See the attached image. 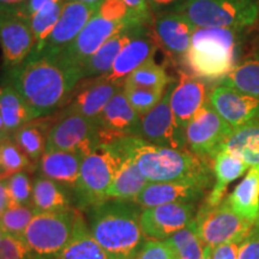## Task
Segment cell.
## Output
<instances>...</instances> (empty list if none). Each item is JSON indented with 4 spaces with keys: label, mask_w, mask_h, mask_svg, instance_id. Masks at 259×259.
Listing matches in <instances>:
<instances>
[{
    "label": "cell",
    "mask_w": 259,
    "mask_h": 259,
    "mask_svg": "<svg viewBox=\"0 0 259 259\" xmlns=\"http://www.w3.org/2000/svg\"><path fill=\"white\" fill-rule=\"evenodd\" d=\"M255 2H258V0H255Z\"/></svg>",
    "instance_id": "cell-56"
},
{
    "label": "cell",
    "mask_w": 259,
    "mask_h": 259,
    "mask_svg": "<svg viewBox=\"0 0 259 259\" xmlns=\"http://www.w3.org/2000/svg\"><path fill=\"white\" fill-rule=\"evenodd\" d=\"M80 219V213L73 209L38 212L22 238L37 259H59L72 240Z\"/></svg>",
    "instance_id": "cell-8"
},
{
    "label": "cell",
    "mask_w": 259,
    "mask_h": 259,
    "mask_svg": "<svg viewBox=\"0 0 259 259\" xmlns=\"http://www.w3.org/2000/svg\"><path fill=\"white\" fill-rule=\"evenodd\" d=\"M212 247L210 246H204V251L200 259H212Z\"/></svg>",
    "instance_id": "cell-50"
},
{
    "label": "cell",
    "mask_w": 259,
    "mask_h": 259,
    "mask_svg": "<svg viewBox=\"0 0 259 259\" xmlns=\"http://www.w3.org/2000/svg\"><path fill=\"white\" fill-rule=\"evenodd\" d=\"M66 0H54L51 4H48L46 8H44L37 14H35L32 17L29 19L30 25L34 32L35 48L32 52H40L42 46H44L45 41L50 36V34L56 27V24L59 21L61 11H63V6Z\"/></svg>",
    "instance_id": "cell-36"
},
{
    "label": "cell",
    "mask_w": 259,
    "mask_h": 259,
    "mask_svg": "<svg viewBox=\"0 0 259 259\" xmlns=\"http://www.w3.org/2000/svg\"><path fill=\"white\" fill-rule=\"evenodd\" d=\"M122 163V154L114 141L99 145L83 158L79 176L73 187V203L78 210H87L106 200L107 192Z\"/></svg>",
    "instance_id": "cell-6"
},
{
    "label": "cell",
    "mask_w": 259,
    "mask_h": 259,
    "mask_svg": "<svg viewBox=\"0 0 259 259\" xmlns=\"http://www.w3.org/2000/svg\"><path fill=\"white\" fill-rule=\"evenodd\" d=\"M183 2H185V0H148L151 11L155 12V14L170 11V9L173 11Z\"/></svg>",
    "instance_id": "cell-47"
},
{
    "label": "cell",
    "mask_w": 259,
    "mask_h": 259,
    "mask_svg": "<svg viewBox=\"0 0 259 259\" xmlns=\"http://www.w3.org/2000/svg\"><path fill=\"white\" fill-rule=\"evenodd\" d=\"M102 143H106L105 132L95 120L65 109L52 126L46 151H72L85 157Z\"/></svg>",
    "instance_id": "cell-9"
},
{
    "label": "cell",
    "mask_w": 259,
    "mask_h": 259,
    "mask_svg": "<svg viewBox=\"0 0 259 259\" xmlns=\"http://www.w3.org/2000/svg\"><path fill=\"white\" fill-rule=\"evenodd\" d=\"M245 236H239V238L231 240L225 244H221L212 250V259H238L239 248H240L241 242L244 241Z\"/></svg>",
    "instance_id": "cell-45"
},
{
    "label": "cell",
    "mask_w": 259,
    "mask_h": 259,
    "mask_svg": "<svg viewBox=\"0 0 259 259\" xmlns=\"http://www.w3.org/2000/svg\"><path fill=\"white\" fill-rule=\"evenodd\" d=\"M0 259H37L22 236L3 234L0 238Z\"/></svg>",
    "instance_id": "cell-41"
},
{
    "label": "cell",
    "mask_w": 259,
    "mask_h": 259,
    "mask_svg": "<svg viewBox=\"0 0 259 259\" xmlns=\"http://www.w3.org/2000/svg\"><path fill=\"white\" fill-rule=\"evenodd\" d=\"M37 213L38 211L32 205H11L0 216L3 234L22 236Z\"/></svg>",
    "instance_id": "cell-38"
},
{
    "label": "cell",
    "mask_w": 259,
    "mask_h": 259,
    "mask_svg": "<svg viewBox=\"0 0 259 259\" xmlns=\"http://www.w3.org/2000/svg\"><path fill=\"white\" fill-rule=\"evenodd\" d=\"M194 222L202 244L212 248L247 235L255 223L239 216L229 205L227 197L218 205L204 203L197 211Z\"/></svg>",
    "instance_id": "cell-10"
},
{
    "label": "cell",
    "mask_w": 259,
    "mask_h": 259,
    "mask_svg": "<svg viewBox=\"0 0 259 259\" xmlns=\"http://www.w3.org/2000/svg\"><path fill=\"white\" fill-rule=\"evenodd\" d=\"M122 88L124 85L113 83L105 76L88 78L77 84L66 109L96 121L107 103Z\"/></svg>",
    "instance_id": "cell-20"
},
{
    "label": "cell",
    "mask_w": 259,
    "mask_h": 259,
    "mask_svg": "<svg viewBox=\"0 0 259 259\" xmlns=\"http://www.w3.org/2000/svg\"><path fill=\"white\" fill-rule=\"evenodd\" d=\"M221 150L234 154L250 167L259 166V122L235 128L223 143Z\"/></svg>",
    "instance_id": "cell-31"
},
{
    "label": "cell",
    "mask_w": 259,
    "mask_h": 259,
    "mask_svg": "<svg viewBox=\"0 0 259 259\" xmlns=\"http://www.w3.org/2000/svg\"><path fill=\"white\" fill-rule=\"evenodd\" d=\"M173 11L196 29H232L242 31L259 18L255 0H185Z\"/></svg>",
    "instance_id": "cell-7"
},
{
    "label": "cell",
    "mask_w": 259,
    "mask_h": 259,
    "mask_svg": "<svg viewBox=\"0 0 259 259\" xmlns=\"http://www.w3.org/2000/svg\"><path fill=\"white\" fill-rule=\"evenodd\" d=\"M147 25L120 0H105L74 41L61 53L74 65H82L109 38L131 27Z\"/></svg>",
    "instance_id": "cell-5"
},
{
    "label": "cell",
    "mask_w": 259,
    "mask_h": 259,
    "mask_svg": "<svg viewBox=\"0 0 259 259\" xmlns=\"http://www.w3.org/2000/svg\"><path fill=\"white\" fill-rule=\"evenodd\" d=\"M208 99V90L204 79L180 70L179 79L170 94V108L177 124L184 131L206 105Z\"/></svg>",
    "instance_id": "cell-19"
},
{
    "label": "cell",
    "mask_w": 259,
    "mask_h": 259,
    "mask_svg": "<svg viewBox=\"0 0 259 259\" xmlns=\"http://www.w3.org/2000/svg\"><path fill=\"white\" fill-rule=\"evenodd\" d=\"M114 143L134 160L148 181H212V161L199 157L189 149L160 147L134 136L120 137Z\"/></svg>",
    "instance_id": "cell-2"
},
{
    "label": "cell",
    "mask_w": 259,
    "mask_h": 259,
    "mask_svg": "<svg viewBox=\"0 0 259 259\" xmlns=\"http://www.w3.org/2000/svg\"><path fill=\"white\" fill-rule=\"evenodd\" d=\"M176 82L171 80L160 102L141 116L139 138L149 143L171 149H189L186 144L185 131L177 124L170 108V94Z\"/></svg>",
    "instance_id": "cell-12"
},
{
    "label": "cell",
    "mask_w": 259,
    "mask_h": 259,
    "mask_svg": "<svg viewBox=\"0 0 259 259\" xmlns=\"http://www.w3.org/2000/svg\"><path fill=\"white\" fill-rule=\"evenodd\" d=\"M100 5L84 4L78 2H66L63 6L60 18L45 41L40 52L34 53H61L79 35L90 18L96 14ZM32 53V52H31Z\"/></svg>",
    "instance_id": "cell-18"
},
{
    "label": "cell",
    "mask_w": 259,
    "mask_h": 259,
    "mask_svg": "<svg viewBox=\"0 0 259 259\" xmlns=\"http://www.w3.org/2000/svg\"><path fill=\"white\" fill-rule=\"evenodd\" d=\"M229 205L239 216L251 221L259 219V166L251 167L228 197Z\"/></svg>",
    "instance_id": "cell-28"
},
{
    "label": "cell",
    "mask_w": 259,
    "mask_h": 259,
    "mask_svg": "<svg viewBox=\"0 0 259 259\" xmlns=\"http://www.w3.org/2000/svg\"><path fill=\"white\" fill-rule=\"evenodd\" d=\"M158 45L153 32H148L147 29L139 32L122 48L113 64L111 71L105 74L106 78L113 83L124 85L125 80L136 69H138L145 61L153 59L156 54Z\"/></svg>",
    "instance_id": "cell-22"
},
{
    "label": "cell",
    "mask_w": 259,
    "mask_h": 259,
    "mask_svg": "<svg viewBox=\"0 0 259 259\" xmlns=\"http://www.w3.org/2000/svg\"><path fill=\"white\" fill-rule=\"evenodd\" d=\"M211 181L179 180L155 183L149 181L132 202L142 209L169 203H196L205 196Z\"/></svg>",
    "instance_id": "cell-16"
},
{
    "label": "cell",
    "mask_w": 259,
    "mask_h": 259,
    "mask_svg": "<svg viewBox=\"0 0 259 259\" xmlns=\"http://www.w3.org/2000/svg\"><path fill=\"white\" fill-rule=\"evenodd\" d=\"M220 84L259 99V56L246 58Z\"/></svg>",
    "instance_id": "cell-33"
},
{
    "label": "cell",
    "mask_w": 259,
    "mask_h": 259,
    "mask_svg": "<svg viewBox=\"0 0 259 259\" xmlns=\"http://www.w3.org/2000/svg\"><path fill=\"white\" fill-rule=\"evenodd\" d=\"M96 122L112 142L120 137L141 135V115L130 105L124 88L107 103Z\"/></svg>",
    "instance_id": "cell-21"
},
{
    "label": "cell",
    "mask_w": 259,
    "mask_h": 259,
    "mask_svg": "<svg viewBox=\"0 0 259 259\" xmlns=\"http://www.w3.org/2000/svg\"><path fill=\"white\" fill-rule=\"evenodd\" d=\"M3 236V232H2V229H0V238H2Z\"/></svg>",
    "instance_id": "cell-55"
},
{
    "label": "cell",
    "mask_w": 259,
    "mask_h": 259,
    "mask_svg": "<svg viewBox=\"0 0 259 259\" xmlns=\"http://www.w3.org/2000/svg\"><path fill=\"white\" fill-rule=\"evenodd\" d=\"M83 74L63 53H32L14 69L6 82L21 93L38 116H47L72 95Z\"/></svg>",
    "instance_id": "cell-1"
},
{
    "label": "cell",
    "mask_w": 259,
    "mask_h": 259,
    "mask_svg": "<svg viewBox=\"0 0 259 259\" xmlns=\"http://www.w3.org/2000/svg\"><path fill=\"white\" fill-rule=\"evenodd\" d=\"M171 79L168 77L166 69L155 63V58L145 61L126 78L124 85L138 88L166 90Z\"/></svg>",
    "instance_id": "cell-35"
},
{
    "label": "cell",
    "mask_w": 259,
    "mask_h": 259,
    "mask_svg": "<svg viewBox=\"0 0 259 259\" xmlns=\"http://www.w3.org/2000/svg\"><path fill=\"white\" fill-rule=\"evenodd\" d=\"M59 259H113L108 252L103 250L90 233L88 225L79 220L72 240L65 248Z\"/></svg>",
    "instance_id": "cell-32"
},
{
    "label": "cell",
    "mask_w": 259,
    "mask_h": 259,
    "mask_svg": "<svg viewBox=\"0 0 259 259\" xmlns=\"http://www.w3.org/2000/svg\"><path fill=\"white\" fill-rule=\"evenodd\" d=\"M35 41L30 21L15 12H0V47L6 69L22 64L34 51Z\"/></svg>",
    "instance_id": "cell-15"
},
{
    "label": "cell",
    "mask_w": 259,
    "mask_h": 259,
    "mask_svg": "<svg viewBox=\"0 0 259 259\" xmlns=\"http://www.w3.org/2000/svg\"><path fill=\"white\" fill-rule=\"evenodd\" d=\"M241 31L232 29H196L185 65L202 79H223L239 64Z\"/></svg>",
    "instance_id": "cell-4"
},
{
    "label": "cell",
    "mask_w": 259,
    "mask_h": 259,
    "mask_svg": "<svg viewBox=\"0 0 259 259\" xmlns=\"http://www.w3.org/2000/svg\"><path fill=\"white\" fill-rule=\"evenodd\" d=\"M238 259H259V219L241 242Z\"/></svg>",
    "instance_id": "cell-43"
},
{
    "label": "cell",
    "mask_w": 259,
    "mask_h": 259,
    "mask_svg": "<svg viewBox=\"0 0 259 259\" xmlns=\"http://www.w3.org/2000/svg\"><path fill=\"white\" fill-rule=\"evenodd\" d=\"M94 239L113 259H136L144 244L142 208L130 200L108 199L87 210Z\"/></svg>",
    "instance_id": "cell-3"
},
{
    "label": "cell",
    "mask_w": 259,
    "mask_h": 259,
    "mask_svg": "<svg viewBox=\"0 0 259 259\" xmlns=\"http://www.w3.org/2000/svg\"><path fill=\"white\" fill-rule=\"evenodd\" d=\"M166 241L169 244L171 251H173L174 259L202 258L204 245L200 241L198 233H197L194 220L185 228L180 229L179 232L174 233L173 235L166 239Z\"/></svg>",
    "instance_id": "cell-34"
},
{
    "label": "cell",
    "mask_w": 259,
    "mask_h": 259,
    "mask_svg": "<svg viewBox=\"0 0 259 259\" xmlns=\"http://www.w3.org/2000/svg\"><path fill=\"white\" fill-rule=\"evenodd\" d=\"M0 168L5 177L32 168V162L12 137H6L0 142Z\"/></svg>",
    "instance_id": "cell-37"
},
{
    "label": "cell",
    "mask_w": 259,
    "mask_h": 259,
    "mask_svg": "<svg viewBox=\"0 0 259 259\" xmlns=\"http://www.w3.org/2000/svg\"><path fill=\"white\" fill-rule=\"evenodd\" d=\"M54 120L51 118H41L29 121L14 132V141L22 151L30 158L32 163L40 161L46 151L47 139Z\"/></svg>",
    "instance_id": "cell-29"
},
{
    "label": "cell",
    "mask_w": 259,
    "mask_h": 259,
    "mask_svg": "<svg viewBox=\"0 0 259 259\" xmlns=\"http://www.w3.org/2000/svg\"><path fill=\"white\" fill-rule=\"evenodd\" d=\"M8 137H9V136H8ZM4 138H6V137H3V136H0V142H2Z\"/></svg>",
    "instance_id": "cell-54"
},
{
    "label": "cell",
    "mask_w": 259,
    "mask_h": 259,
    "mask_svg": "<svg viewBox=\"0 0 259 259\" xmlns=\"http://www.w3.org/2000/svg\"><path fill=\"white\" fill-rule=\"evenodd\" d=\"M196 28L176 11L157 14L153 22V35L158 47L174 64H185Z\"/></svg>",
    "instance_id": "cell-14"
},
{
    "label": "cell",
    "mask_w": 259,
    "mask_h": 259,
    "mask_svg": "<svg viewBox=\"0 0 259 259\" xmlns=\"http://www.w3.org/2000/svg\"><path fill=\"white\" fill-rule=\"evenodd\" d=\"M11 206L10 199L8 178H0V216Z\"/></svg>",
    "instance_id": "cell-48"
},
{
    "label": "cell",
    "mask_w": 259,
    "mask_h": 259,
    "mask_svg": "<svg viewBox=\"0 0 259 259\" xmlns=\"http://www.w3.org/2000/svg\"><path fill=\"white\" fill-rule=\"evenodd\" d=\"M0 115L9 134H14L27 122L40 118L21 93L8 82L0 85Z\"/></svg>",
    "instance_id": "cell-26"
},
{
    "label": "cell",
    "mask_w": 259,
    "mask_h": 259,
    "mask_svg": "<svg viewBox=\"0 0 259 259\" xmlns=\"http://www.w3.org/2000/svg\"><path fill=\"white\" fill-rule=\"evenodd\" d=\"M54 0H28L25 4L22 6L15 14H18L23 17L30 19L35 14H37L38 11H41L42 9L46 8L48 4H51Z\"/></svg>",
    "instance_id": "cell-46"
},
{
    "label": "cell",
    "mask_w": 259,
    "mask_h": 259,
    "mask_svg": "<svg viewBox=\"0 0 259 259\" xmlns=\"http://www.w3.org/2000/svg\"><path fill=\"white\" fill-rule=\"evenodd\" d=\"M136 259H174V253L166 240L149 239L142 246Z\"/></svg>",
    "instance_id": "cell-42"
},
{
    "label": "cell",
    "mask_w": 259,
    "mask_h": 259,
    "mask_svg": "<svg viewBox=\"0 0 259 259\" xmlns=\"http://www.w3.org/2000/svg\"><path fill=\"white\" fill-rule=\"evenodd\" d=\"M246 162L240 157L235 156L234 154L227 150H221L216 155L212 161V171H213V185L210 191L205 203L209 205H218L226 198L227 187L233 181L244 176L250 169Z\"/></svg>",
    "instance_id": "cell-25"
},
{
    "label": "cell",
    "mask_w": 259,
    "mask_h": 259,
    "mask_svg": "<svg viewBox=\"0 0 259 259\" xmlns=\"http://www.w3.org/2000/svg\"><path fill=\"white\" fill-rule=\"evenodd\" d=\"M116 145V144H115ZM120 150V149H119ZM121 151V150H120ZM122 163L119 168L114 181L107 192L108 199H120L132 202L138 193L148 185V179L141 173L132 158L122 153Z\"/></svg>",
    "instance_id": "cell-30"
},
{
    "label": "cell",
    "mask_w": 259,
    "mask_h": 259,
    "mask_svg": "<svg viewBox=\"0 0 259 259\" xmlns=\"http://www.w3.org/2000/svg\"><path fill=\"white\" fill-rule=\"evenodd\" d=\"M11 205H31L32 181L27 171H18L8 177Z\"/></svg>",
    "instance_id": "cell-40"
},
{
    "label": "cell",
    "mask_w": 259,
    "mask_h": 259,
    "mask_svg": "<svg viewBox=\"0 0 259 259\" xmlns=\"http://www.w3.org/2000/svg\"><path fill=\"white\" fill-rule=\"evenodd\" d=\"M28 0H0V12H17Z\"/></svg>",
    "instance_id": "cell-49"
},
{
    "label": "cell",
    "mask_w": 259,
    "mask_h": 259,
    "mask_svg": "<svg viewBox=\"0 0 259 259\" xmlns=\"http://www.w3.org/2000/svg\"><path fill=\"white\" fill-rule=\"evenodd\" d=\"M208 101L216 113L233 128L259 122V99L219 84L209 94Z\"/></svg>",
    "instance_id": "cell-17"
},
{
    "label": "cell",
    "mask_w": 259,
    "mask_h": 259,
    "mask_svg": "<svg viewBox=\"0 0 259 259\" xmlns=\"http://www.w3.org/2000/svg\"><path fill=\"white\" fill-rule=\"evenodd\" d=\"M69 189L56 181L38 176L32 180L31 205L38 212L65 211L72 209Z\"/></svg>",
    "instance_id": "cell-27"
},
{
    "label": "cell",
    "mask_w": 259,
    "mask_h": 259,
    "mask_svg": "<svg viewBox=\"0 0 259 259\" xmlns=\"http://www.w3.org/2000/svg\"><path fill=\"white\" fill-rule=\"evenodd\" d=\"M193 203H169L142 209L141 225L145 238L166 240L196 219Z\"/></svg>",
    "instance_id": "cell-13"
},
{
    "label": "cell",
    "mask_w": 259,
    "mask_h": 259,
    "mask_svg": "<svg viewBox=\"0 0 259 259\" xmlns=\"http://www.w3.org/2000/svg\"><path fill=\"white\" fill-rule=\"evenodd\" d=\"M120 2L143 23L147 25L153 23V11L149 6L148 0H120Z\"/></svg>",
    "instance_id": "cell-44"
},
{
    "label": "cell",
    "mask_w": 259,
    "mask_h": 259,
    "mask_svg": "<svg viewBox=\"0 0 259 259\" xmlns=\"http://www.w3.org/2000/svg\"><path fill=\"white\" fill-rule=\"evenodd\" d=\"M0 178H6L5 176H4V173H3V170H2V168H0Z\"/></svg>",
    "instance_id": "cell-53"
},
{
    "label": "cell",
    "mask_w": 259,
    "mask_h": 259,
    "mask_svg": "<svg viewBox=\"0 0 259 259\" xmlns=\"http://www.w3.org/2000/svg\"><path fill=\"white\" fill-rule=\"evenodd\" d=\"M10 134L8 132V130L5 127V124H4V120H3L2 115H0V136H3V137H8Z\"/></svg>",
    "instance_id": "cell-52"
},
{
    "label": "cell",
    "mask_w": 259,
    "mask_h": 259,
    "mask_svg": "<svg viewBox=\"0 0 259 259\" xmlns=\"http://www.w3.org/2000/svg\"><path fill=\"white\" fill-rule=\"evenodd\" d=\"M148 25H137L125 29L109 38L103 46L96 51L88 60L80 67L83 78H93V77L105 76L111 71L113 64L119 56L122 48L128 44L139 32L144 31Z\"/></svg>",
    "instance_id": "cell-24"
},
{
    "label": "cell",
    "mask_w": 259,
    "mask_h": 259,
    "mask_svg": "<svg viewBox=\"0 0 259 259\" xmlns=\"http://www.w3.org/2000/svg\"><path fill=\"white\" fill-rule=\"evenodd\" d=\"M166 90H156V89H147L138 88V87H128L124 85V93L126 99L132 106V108L138 113L139 115L143 116L150 112L155 106L160 102Z\"/></svg>",
    "instance_id": "cell-39"
},
{
    "label": "cell",
    "mask_w": 259,
    "mask_h": 259,
    "mask_svg": "<svg viewBox=\"0 0 259 259\" xmlns=\"http://www.w3.org/2000/svg\"><path fill=\"white\" fill-rule=\"evenodd\" d=\"M66 2H78V3H84V4H90V5H101L105 0H66Z\"/></svg>",
    "instance_id": "cell-51"
},
{
    "label": "cell",
    "mask_w": 259,
    "mask_h": 259,
    "mask_svg": "<svg viewBox=\"0 0 259 259\" xmlns=\"http://www.w3.org/2000/svg\"><path fill=\"white\" fill-rule=\"evenodd\" d=\"M233 131L208 101L185 130L187 148L199 157L213 161Z\"/></svg>",
    "instance_id": "cell-11"
},
{
    "label": "cell",
    "mask_w": 259,
    "mask_h": 259,
    "mask_svg": "<svg viewBox=\"0 0 259 259\" xmlns=\"http://www.w3.org/2000/svg\"><path fill=\"white\" fill-rule=\"evenodd\" d=\"M84 156L78 153L63 150L45 151L38 163L40 176L73 190L78 179Z\"/></svg>",
    "instance_id": "cell-23"
}]
</instances>
